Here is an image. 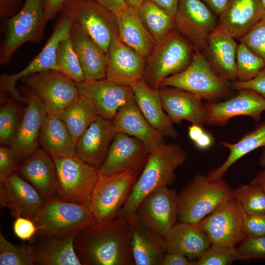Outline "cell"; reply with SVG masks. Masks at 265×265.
Here are the masks:
<instances>
[{"label": "cell", "instance_id": "obj_56", "mask_svg": "<svg viewBox=\"0 0 265 265\" xmlns=\"http://www.w3.org/2000/svg\"><path fill=\"white\" fill-rule=\"evenodd\" d=\"M205 131L202 126L191 124L188 128V135L189 138L194 143L200 137Z\"/></svg>", "mask_w": 265, "mask_h": 265}, {"label": "cell", "instance_id": "obj_46", "mask_svg": "<svg viewBox=\"0 0 265 265\" xmlns=\"http://www.w3.org/2000/svg\"><path fill=\"white\" fill-rule=\"evenodd\" d=\"M12 150L4 145L0 147V183L4 182L19 169L18 158Z\"/></svg>", "mask_w": 265, "mask_h": 265}, {"label": "cell", "instance_id": "obj_41", "mask_svg": "<svg viewBox=\"0 0 265 265\" xmlns=\"http://www.w3.org/2000/svg\"><path fill=\"white\" fill-rule=\"evenodd\" d=\"M37 265L30 247L13 245L0 232V265Z\"/></svg>", "mask_w": 265, "mask_h": 265}, {"label": "cell", "instance_id": "obj_5", "mask_svg": "<svg viewBox=\"0 0 265 265\" xmlns=\"http://www.w3.org/2000/svg\"><path fill=\"white\" fill-rule=\"evenodd\" d=\"M162 86L186 91L208 102H214L233 94L229 81L214 73L204 54L197 49L188 66L181 72L163 80L159 87Z\"/></svg>", "mask_w": 265, "mask_h": 265}, {"label": "cell", "instance_id": "obj_58", "mask_svg": "<svg viewBox=\"0 0 265 265\" xmlns=\"http://www.w3.org/2000/svg\"><path fill=\"white\" fill-rule=\"evenodd\" d=\"M127 5L138 8L145 0H125Z\"/></svg>", "mask_w": 265, "mask_h": 265}, {"label": "cell", "instance_id": "obj_1", "mask_svg": "<svg viewBox=\"0 0 265 265\" xmlns=\"http://www.w3.org/2000/svg\"><path fill=\"white\" fill-rule=\"evenodd\" d=\"M127 218L117 216L78 232L74 238L75 251L84 265H133Z\"/></svg>", "mask_w": 265, "mask_h": 265}, {"label": "cell", "instance_id": "obj_28", "mask_svg": "<svg viewBox=\"0 0 265 265\" xmlns=\"http://www.w3.org/2000/svg\"><path fill=\"white\" fill-rule=\"evenodd\" d=\"M18 170L45 200L56 197L57 178L55 163L51 155L43 148H37Z\"/></svg>", "mask_w": 265, "mask_h": 265}, {"label": "cell", "instance_id": "obj_11", "mask_svg": "<svg viewBox=\"0 0 265 265\" xmlns=\"http://www.w3.org/2000/svg\"><path fill=\"white\" fill-rule=\"evenodd\" d=\"M21 80L41 100L48 115L59 117L80 96L76 82L59 71H42Z\"/></svg>", "mask_w": 265, "mask_h": 265}, {"label": "cell", "instance_id": "obj_4", "mask_svg": "<svg viewBox=\"0 0 265 265\" xmlns=\"http://www.w3.org/2000/svg\"><path fill=\"white\" fill-rule=\"evenodd\" d=\"M233 191L223 180L199 173L179 194L178 220L199 223L222 204L233 198Z\"/></svg>", "mask_w": 265, "mask_h": 265}, {"label": "cell", "instance_id": "obj_7", "mask_svg": "<svg viewBox=\"0 0 265 265\" xmlns=\"http://www.w3.org/2000/svg\"><path fill=\"white\" fill-rule=\"evenodd\" d=\"M139 172L128 170L112 175L99 172L87 206L97 224L116 218L127 200Z\"/></svg>", "mask_w": 265, "mask_h": 265}, {"label": "cell", "instance_id": "obj_16", "mask_svg": "<svg viewBox=\"0 0 265 265\" xmlns=\"http://www.w3.org/2000/svg\"><path fill=\"white\" fill-rule=\"evenodd\" d=\"M205 107V124L224 126L238 116H247L258 122L265 111V98L255 91L244 89L226 101L207 102Z\"/></svg>", "mask_w": 265, "mask_h": 265}, {"label": "cell", "instance_id": "obj_55", "mask_svg": "<svg viewBox=\"0 0 265 265\" xmlns=\"http://www.w3.org/2000/svg\"><path fill=\"white\" fill-rule=\"evenodd\" d=\"M213 142V139L212 135L205 131L194 144L199 149L204 150L210 148L212 145Z\"/></svg>", "mask_w": 265, "mask_h": 265}, {"label": "cell", "instance_id": "obj_47", "mask_svg": "<svg viewBox=\"0 0 265 265\" xmlns=\"http://www.w3.org/2000/svg\"><path fill=\"white\" fill-rule=\"evenodd\" d=\"M38 230L34 221L26 217L17 216L13 222V233L22 240H31L36 234Z\"/></svg>", "mask_w": 265, "mask_h": 265}, {"label": "cell", "instance_id": "obj_23", "mask_svg": "<svg viewBox=\"0 0 265 265\" xmlns=\"http://www.w3.org/2000/svg\"><path fill=\"white\" fill-rule=\"evenodd\" d=\"M115 133L112 120L99 117L77 141L76 155L99 170L106 159Z\"/></svg>", "mask_w": 265, "mask_h": 265}, {"label": "cell", "instance_id": "obj_35", "mask_svg": "<svg viewBox=\"0 0 265 265\" xmlns=\"http://www.w3.org/2000/svg\"><path fill=\"white\" fill-rule=\"evenodd\" d=\"M229 150V155L223 164L208 175L212 180L222 179L230 167L242 157L261 147H265V121L245 134L237 142H221Z\"/></svg>", "mask_w": 265, "mask_h": 265}, {"label": "cell", "instance_id": "obj_39", "mask_svg": "<svg viewBox=\"0 0 265 265\" xmlns=\"http://www.w3.org/2000/svg\"><path fill=\"white\" fill-rule=\"evenodd\" d=\"M56 62L58 71L75 82L80 83L84 81L83 72L70 37L59 44Z\"/></svg>", "mask_w": 265, "mask_h": 265}, {"label": "cell", "instance_id": "obj_31", "mask_svg": "<svg viewBox=\"0 0 265 265\" xmlns=\"http://www.w3.org/2000/svg\"><path fill=\"white\" fill-rule=\"evenodd\" d=\"M167 252L180 253L187 258H200L211 246L200 223L179 222L165 237Z\"/></svg>", "mask_w": 265, "mask_h": 265}, {"label": "cell", "instance_id": "obj_59", "mask_svg": "<svg viewBox=\"0 0 265 265\" xmlns=\"http://www.w3.org/2000/svg\"><path fill=\"white\" fill-rule=\"evenodd\" d=\"M259 165L263 169H265V147L262 151V153L259 159Z\"/></svg>", "mask_w": 265, "mask_h": 265}, {"label": "cell", "instance_id": "obj_2", "mask_svg": "<svg viewBox=\"0 0 265 265\" xmlns=\"http://www.w3.org/2000/svg\"><path fill=\"white\" fill-rule=\"evenodd\" d=\"M186 158L184 149L174 143L163 142L150 153L141 174L117 216L128 218L133 216L146 197L172 184L175 180V170Z\"/></svg>", "mask_w": 265, "mask_h": 265}, {"label": "cell", "instance_id": "obj_45", "mask_svg": "<svg viewBox=\"0 0 265 265\" xmlns=\"http://www.w3.org/2000/svg\"><path fill=\"white\" fill-rule=\"evenodd\" d=\"M237 248L241 260L265 259V236L246 237Z\"/></svg>", "mask_w": 265, "mask_h": 265}, {"label": "cell", "instance_id": "obj_18", "mask_svg": "<svg viewBox=\"0 0 265 265\" xmlns=\"http://www.w3.org/2000/svg\"><path fill=\"white\" fill-rule=\"evenodd\" d=\"M106 78L117 84L132 86L143 78L146 58L114 37L106 53Z\"/></svg>", "mask_w": 265, "mask_h": 265}, {"label": "cell", "instance_id": "obj_15", "mask_svg": "<svg viewBox=\"0 0 265 265\" xmlns=\"http://www.w3.org/2000/svg\"><path fill=\"white\" fill-rule=\"evenodd\" d=\"M174 19L175 29L201 51L218 25L214 13L201 0H179Z\"/></svg>", "mask_w": 265, "mask_h": 265}, {"label": "cell", "instance_id": "obj_50", "mask_svg": "<svg viewBox=\"0 0 265 265\" xmlns=\"http://www.w3.org/2000/svg\"><path fill=\"white\" fill-rule=\"evenodd\" d=\"M69 0H44V16L46 24L60 12L63 6Z\"/></svg>", "mask_w": 265, "mask_h": 265}, {"label": "cell", "instance_id": "obj_20", "mask_svg": "<svg viewBox=\"0 0 265 265\" xmlns=\"http://www.w3.org/2000/svg\"><path fill=\"white\" fill-rule=\"evenodd\" d=\"M45 201L31 184L16 172L0 183V205L8 209L15 217L33 220Z\"/></svg>", "mask_w": 265, "mask_h": 265}, {"label": "cell", "instance_id": "obj_52", "mask_svg": "<svg viewBox=\"0 0 265 265\" xmlns=\"http://www.w3.org/2000/svg\"><path fill=\"white\" fill-rule=\"evenodd\" d=\"M100 4L116 16L127 5L125 0H92Z\"/></svg>", "mask_w": 265, "mask_h": 265}, {"label": "cell", "instance_id": "obj_6", "mask_svg": "<svg viewBox=\"0 0 265 265\" xmlns=\"http://www.w3.org/2000/svg\"><path fill=\"white\" fill-rule=\"evenodd\" d=\"M60 12L106 53L112 39L118 36L116 16L92 0H69Z\"/></svg>", "mask_w": 265, "mask_h": 265}, {"label": "cell", "instance_id": "obj_37", "mask_svg": "<svg viewBox=\"0 0 265 265\" xmlns=\"http://www.w3.org/2000/svg\"><path fill=\"white\" fill-rule=\"evenodd\" d=\"M137 10L142 22L156 41L175 29L174 17L148 0H145Z\"/></svg>", "mask_w": 265, "mask_h": 265}, {"label": "cell", "instance_id": "obj_17", "mask_svg": "<svg viewBox=\"0 0 265 265\" xmlns=\"http://www.w3.org/2000/svg\"><path fill=\"white\" fill-rule=\"evenodd\" d=\"M76 83L80 95L88 99L105 119L112 120L122 106L134 99L131 86L120 85L106 79Z\"/></svg>", "mask_w": 265, "mask_h": 265}, {"label": "cell", "instance_id": "obj_12", "mask_svg": "<svg viewBox=\"0 0 265 265\" xmlns=\"http://www.w3.org/2000/svg\"><path fill=\"white\" fill-rule=\"evenodd\" d=\"M245 214L239 202L233 198L219 206L199 223L207 233L211 246H235L246 237Z\"/></svg>", "mask_w": 265, "mask_h": 265}, {"label": "cell", "instance_id": "obj_54", "mask_svg": "<svg viewBox=\"0 0 265 265\" xmlns=\"http://www.w3.org/2000/svg\"><path fill=\"white\" fill-rule=\"evenodd\" d=\"M209 8L219 16L223 13L230 0H202Z\"/></svg>", "mask_w": 265, "mask_h": 265}, {"label": "cell", "instance_id": "obj_49", "mask_svg": "<svg viewBox=\"0 0 265 265\" xmlns=\"http://www.w3.org/2000/svg\"><path fill=\"white\" fill-rule=\"evenodd\" d=\"M233 89L237 90L249 89L255 91L265 98V66L252 79L246 81H234Z\"/></svg>", "mask_w": 265, "mask_h": 265}, {"label": "cell", "instance_id": "obj_14", "mask_svg": "<svg viewBox=\"0 0 265 265\" xmlns=\"http://www.w3.org/2000/svg\"><path fill=\"white\" fill-rule=\"evenodd\" d=\"M178 212L179 194L165 186L146 197L135 215L144 225L165 238L177 223Z\"/></svg>", "mask_w": 265, "mask_h": 265}, {"label": "cell", "instance_id": "obj_60", "mask_svg": "<svg viewBox=\"0 0 265 265\" xmlns=\"http://www.w3.org/2000/svg\"><path fill=\"white\" fill-rule=\"evenodd\" d=\"M263 5L264 6L265 9V0H262Z\"/></svg>", "mask_w": 265, "mask_h": 265}, {"label": "cell", "instance_id": "obj_24", "mask_svg": "<svg viewBox=\"0 0 265 265\" xmlns=\"http://www.w3.org/2000/svg\"><path fill=\"white\" fill-rule=\"evenodd\" d=\"M116 132L140 140L150 154L163 143V136L148 122L134 99L122 106L112 120Z\"/></svg>", "mask_w": 265, "mask_h": 265}, {"label": "cell", "instance_id": "obj_48", "mask_svg": "<svg viewBox=\"0 0 265 265\" xmlns=\"http://www.w3.org/2000/svg\"><path fill=\"white\" fill-rule=\"evenodd\" d=\"M244 227L246 237L265 236V214L252 215L245 213Z\"/></svg>", "mask_w": 265, "mask_h": 265}, {"label": "cell", "instance_id": "obj_38", "mask_svg": "<svg viewBox=\"0 0 265 265\" xmlns=\"http://www.w3.org/2000/svg\"><path fill=\"white\" fill-rule=\"evenodd\" d=\"M233 196L245 213L265 214V191L259 184L251 181L241 185L234 190Z\"/></svg>", "mask_w": 265, "mask_h": 265}, {"label": "cell", "instance_id": "obj_25", "mask_svg": "<svg viewBox=\"0 0 265 265\" xmlns=\"http://www.w3.org/2000/svg\"><path fill=\"white\" fill-rule=\"evenodd\" d=\"M265 14L262 0H230L219 16L217 27L234 38L239 39Z\"/></svg>", "mask_w": 265, "mask_h": 265}, {"label": "cell", "instance_id": "obj_40", "mask_svg": "<svg viewBox=\"0 0 265 265\" xmlns=\"http://www.w3.org/2000/svg\"><path fill=\"white\" fill-rule=\"evenodd\" d=\"M237 79L246 81L254 78L265 66V62L244 44L238 45L236 53Z\"/></svg>", "mask_w": 265, "mask_h": 265}, {"label": "cell", "instance_id": "obj_10", "mask_svg": "<svg viewBox=\"0 0 265 265\" xmlns=\"http://www.w3.org/2000/svg\"><path fill=\"white\" fill-rule=\"evenodd\" d=\"M52 158L57 178L56 198L87 205L98 179V169L76 155Z\"/></svg>", "mask_w": 265, "mask_h": 265}, {"label": "cell", "instance_id": "obj_36", "mask_svg": "<svg viewBox=\"0 0 265 265\" xmlns=\"http://www.w3.org/2000/svg\"><path fill=\"white\" fill-rule=\"evenodd\" d=\"M100 115L92 104L80 95L60 114L59 117L67 126L76 142L89 126Z\"/></svg>", "mask_w": 265, "mask_h": 265}, {"label": "cell", "instance_id": "obj_34", "mask_svg": "<svg viewBox=\"0 0 265 265\" xmlns=\"http://www.w3.org/2000/svg\"><path fill=\"white\" fill-rule=\"evenodd\" d=\"M39 141L42 148L52 157L76 155L77 142L58 117L47 115L41 127Z\"/></svg>", "mask_w": 265, "mask_h": 265}, {"label": "cell", "instance_id": "obj_43", "mask_svg": "<svg viewBox=\"0 0 265 265\" xmlns=\"http://www.w3.org/2000/svg\"><path fill=\"white\" fill-rule=\"evenodd\" d=\"M18 126L16 106L8 102L0 109V142L2 145L9 144Z\"/></svg>", "mask_w": 265, "mask_h": 265}, {"label": "cell", "instance_id": "obj_33", "mask_svg": "<svg viewBox=\"0 0 265 265\" xmlns=\"http://www.w3.org/2000/svg\"><path fill=\"white\" fill-rule=\"evenodd\" d=\"M116 17L120 39L146 58L156 41L140 19L137 8L127 5Z\"/></svg>", "mask_w": 265, "mask_h": 265}, {"label": "cell", "instance_id": "obj_9", "mask_svg": "<svg viewBox=\"0 0 265 265\" xmlns=\"http://www.w3.org/2000/svg\"><path fill=\"white\" fill-rule=\"evenodd\" d=\"M38 232L64 236L97 224L87 205L53 198L45 201L34 218Z\"/></svg>", "mask_w": 265, "mask_h": 265}, {"label": "cell", "instance_id": "obj_32", "mask_svg": "<svg viewBox=\"0 0 265 265\" xmlns=\"http://www.w3.org/2000/svg\"><path fill=\"white\" fill-rule=\"evenodd\" d=\"M70 37L81 66L84 80L106 79V53L87 34L72 25Z\"/></svg>", "mask_w": 265, "mask_h": 265}, {"label": "cell", "instance_id": "obj_44", "mask_svg": "<svg viewBox=\"0 0 265 265\" xmlns=\"http://www.w3.org/2000/svg\"><path fill=\"white\" fill-rule=\"evenodd\" d=\"M239 40L265 62V14Z\"/></svg>", "mask_w": 265, "mask_h": 265}, {"label": "cell", "instance_id": "obj_51", "mask_svg": "<svg viewBox=\"0 0 265 265\" xmlns=\"http://www.w3.org/2000/svg\"><path fill=\"white\" fill-rule=\"evenodd\" d=\"M196 262L189 260L184 255L175 252H166L161 265H196Z\"/></svg>", "mask_w": 265, "mask_h": 265}, {"label": "cell", "instance_id": "obj_57", "mask_svg": "<svg viewBox=\"0 0 265 265\" xmlns=\"http://www.w3.org/2000/svg\"><path fill=\"white\" fill-rule=\"evenodd\" d=\"M251 181L259 184L265 191V169L258 172Z\"/></svg>", "mask_w": 265, "mask_h": 265}, {"label": "cell", "instance_id": "obj_30", "mask_svg": "<svg viewBox=\"0 0 265 265\" xmlns=\"http://www.w3.org/2000/svg\"><path fill=\"white\" fill-rule=\"evenodd\" d=\"M131 87L135 102L150 125L163 136L176 138L178 132L163 108L159 89L151 88L143 78Z\"/></svg>", "mask_w": 265, "mask_h": 265}, {"label": "cell", "instance_id": "obj_42", "mask_svg": "<svg viewBox=\"0 0 265 265\" xmlns=\"http://www.w3.org/2000/svg\"><path fill=\"white\" fill-rule=\"evenodd\" d=\"M241 260L235 246L222 247L211 246L199 258L196 265H230Z\"/></svg>", "mask_w": 265, "mask_h": 265}, {"label": "cell", "instance_id": "obj_8", "mask_svg": "<svg viewBox=\"0 0 265 265\" xmlns=\"http://www.w3.org/2000/svg\"><path fill=\"white\" fill-rule=\"evenodd\" d=\"M44 0H26L22 9L6 21L0 50L1 64H9L14 53L24 43L41 40L46 25Z\"/></svg>", "mask_w": 265, "mask_h": 265}, {"label": "cell", "instance_id": "obj_29", "mask_svg": "<svg viewBox=\"0 0 265 265\" xmlns=\"http://www.w3.org/2000/svg\"><path fill=\"white\" fill-rule=\"evenodd\" d=\"M235 38L216 27L209 36L203 51L214 73L229 81L237 79Z\"/></svg>", "mask_w": 265, "mask_h": 265}, {"label": "cell", "instance_id": "obj_19", "mask_svg": "<svg viewBox=\"0 0 265 265\" xmlns=\"http://www.w3.org/2000/svg\"><path fill=\"white\" fill-rule=\"evenodd\" d=\"M149 155L140 140L122 132H116L99 172L105 175L116 174L128 170L139 172L144 167Z\"/></svg>", "mask_w": 265, "mask_h": 265}, {"label": "cell", "instance_id": "obj_21", "mask_svg": "<svg viewBox=\"0 0 265 265\" xmlns=\"http://www.w3.org/2000/svg\"><path fill=\"white\" fill-rule=\"evenodd\" d=\"M27 104L9 147L22 158H28L37 149L41 127L47 115L43 103L33 91Z\"/></svg>", "mask_w": 265, "mask_h": 265}, {"label": "cell", "instance_id": "obj_13", "mask_svg": "<svg viewBox=\"0 0 265 265\" xmlns=\"http://www.w3.org/2000/svg\"><path fill=\"white\" fill-rule=\"evenodd\" d=\"M71 28L70 21L61 15L44 47L26 68L16 74L0 76V90L9 93L14 100L27 103L28 98L21 96L16 89V82L23 78L36 73L51 70L58 71L56 62L57 47L61 41L70 37Z\"/></svg>", "mask_w": 265, "mask_h": 265}, {"label": "cell", "instance_id": "obj_3", "mask_svg": "<svg viewBox=\"0 0 265 265\" xmlns=\"http://www.w3.org/2000/svg\"><path fill=\"white\" fill-rule=\"evenodd\" d=\"M194 47L174 29L156 41L146 58L143 79L153 89H159L165 78L181 72L191 62Z\"/></svg>", "mask_w": 265, "mask_h": 265}, {"label": "cell", "instance_id": "obj_22", "mask_svg": "<svg viewBox=\"0 0 265 265\" xmlns=\"http://www.w3.org/2000/svg\"><path fill=\"white\" fill-rule=\"evenodd\" d=\"M127 219L129 244L134 265H161L167 252L165 238L144 225L135 214Z\"/></svg>", "mask_w": 265, "mask_h": 265}, {"label": "cell", "instance_id": "obj_53", "mask_svg": "<svg viewBox=\"0 0 265 265\" xmlns=\"http://www.w3.org/2000/svg\"><path fill=\"white\" fill-rule=\"evenodd\" d=\"M166 13L174 17L177 12L179 0H148Z\"/></svg>", "mask_w": 265, "mask_h": 265}, {"label": "cell", "instance_id": "obj_27", "mask_svg": "<svg viewBox=\"0 0 265 265\" xmlns=\"http://www.w3.org/2000/svg\"><path fill=\"white\" fill-rule=\"evenodd\" d=\"M39 236L30 247L37 265H82L74 248V238L78 232L55 236L38 232Z\"/></svg>", "mask_w": 265, "mask_h": 265}, {"label": "cell", "instance_id": "obj_26", "mask_svg": "<svg viewBox=\"0 0 265 265\" xmlns=\"http://www.w3.org/2000/svg\"><path fill=\"white\" fill-rule=\"evenodd\" d=\"M159 90L163 108L174 123L184 120L192 124H205V103L202 99L174 87L162 86Z\"/></svg>", "mask_w": 265, "mask_h": 265}]
</instances>
